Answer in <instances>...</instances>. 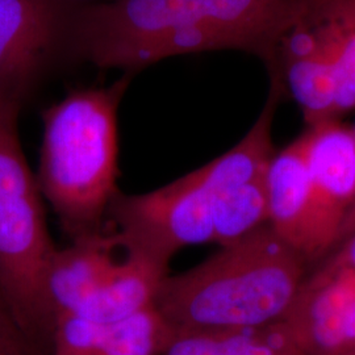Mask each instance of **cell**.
Here are the masks:
<instances>
[{"label": "cell", "mask_w": 355, "mask_h": 355, "mask_svg": "<svg viewBox=\"0 0 355 355\" xmlns=\"http://www.w3.org/2000/svg\"><path fill=\"white\" fill-rule=\"evenodd\" d=\"M128 86L125 76L76 89L42 114L38 186L71 240L102 232L119 193L117 111Z\"/></svg>", "instance_id": "2"}, {"label": "cell", "mask_w": 355, "mask_h": 355, "mask_svg": "<svg viewBox=\"0 0 355 355\" xmlns=\"http://www.w3.org/2000/svg\"><path fill=\"white\" fill-rule=\"evenodd\" d=\"M35 350L20 328L0 286V354L33 355Z\"/></svg>", "instance_id": "15"}, {"label": "cell", "mask_w": 355, "mask_h": 355, "mask_svg": "<svg viewBox=\"0 0 355 355\" xmlns=\"http://www.w3.org/2000/svg\"><path fill=\"white\" fill-rule=\"evenodd\" d=\"M74 11L69 0H0V95L24 101L70 45Z\"/></svg>", "instance_id": "5"}, {"label": "cell", "mask_w": 355, "mask_h": 355, "mask_svg": "<svg viewBox=\"0 0 355 355\" xmlns=\"http://www.w3.org/2000/svg\"><path fill=\"white\" fill-rule=\"evenodd\" d=\"M303 355H346L355 347V274L329 261L305 277L284 318Z\"/></svg>", "instance_id": "7"}, {"label": "cell", "mask_w": 355, "mask_h": 355, "mask_svg": "<svg viewBox=\"0 0 355 355\" xmlns=\"http://www.w3.org/2000/svg\"><path fill=\"white\" fill-rule=\"evenodd\" d=\"M353 130H354V136H355V125L353 127ZM355 230V200L354 204H353V207H352V209H350V212H349V215L346 217V220H345V223H343V230H341V234H340V240H338V243L343 241V239H346L352 232H354ZM337 243V245H338Z\"/></svg>", "instance_id": "17"}, {"label": "cell", "mask_w": 355, "mask_h": 355, "mask_svg": "<svg viewBox=\"0 0 355 355\" xmlns=\"http://www.w3.org/2000/svg\"><path fill=\"white\" fill-rule=\"evenodd\" d=\"M346 355H355V347L352 350V352H350V353H347Z\"/></svg>", "instance_id": "18"}, {"label": "cell", "mask_w": 355, "mask_h": 355, "mask_svg": "<svg viewBox=\"0 0 355 355\" xmlns=\"http://www.w3.org/2000/svg\"><path fill=\"white\" fill-rule=\"evenodd\" d=\"M306 265L265 225L189 271L167 275L154 305L177 333L265 327L286 318Z\"/></svg>", "instance_id": "1"}, {"label": "cell", "mask_w": 355, "mask_h": 355, "mask_svg": "<svg viewBox=\"0 0 355 355\" xmlns=\"http://www.w3.org/2000/svg\"><path fill=\"white\" fill-rule=\"evenodd\" d=\"M108 214L124 248L164 266L183 248L214 242V192L202 167L159 190L119 192Z\"/></svg>", "instance_id": "4"}, {"label": "cell", "mask_w": 355, "mask_h": 355, "mask_svg": "<svg viewBox=\"0 0 355 355\" xmlns=\"http://www.w3.org/2000/svg\"><path fill=\"white\" fill-rule=\"evenodd\" d=\"M327 261L355 274V230L333 249Z\"/></svg>", "instance_id": "16"}, {"label": "cell", "mask_w": 355, "mask_h": 355, "mask_svg": "<svg viewBox=\"0 0 355 355\" xmlns=\"http://www.w3.org/2000/svg\"><path fill=\"white\" fill-rule=\"evenodd\" d=\"M117 234L102 232L78 237L53 254L44 278V297L51 333L57 318L76 313L117 261Z\"/></svg>", "instance_id": "8"}, {"label": "cell", "mask_w": 355, "mask_h": 355, "mask_svg": "<svg viewBox=\"0 0 355 355\" xmlns=\"http://www.w3.org/2000/svg\"><path fill=\"white\" fill-rule=\"evenodd\" d=\"M23 101L0 95V286L28 340L51 338L44 278L57 248L19 136Z\"/></svg>", "instance_id": "3"}, {"label": "cell", "mask_w": 355, "mask_h": 355, "mask_svg": "<svg viewBox=\"0 0 355 355\" xmlns=\"http://www.w3.org/2000/svg\"><path fill=\"white\" fill-rule=\"evenodd\" d=\"M311 175V233L306 262L337 246L355 200V136L340 120L309 125L304 133Z\"/></svg>", "instance_id": "6"}, {"label": "cell", "mask_w": 355, "mask_h": 355, "mask_svg": "<svg viewBox=\"0 0 355 355\" xmlns=\"http://www.w3.org/2000/svg\"><path fill=\"white\" fill-rule=\"evenodd\" d=\"M107 324L76 313L57 318L51 333L54 355H98Z\"/></svg>", "instance_id": "14"}, {"label": "cell", "mask_w": 355, "mask_h": 355, "mask_svg": "<svg viewBox=\"0 0 355 355\" xmlns=\"http://www.w3.org/2000/svg\"><path fill=\"white\" fill-rule=\"evenodd\" d=\"M316 38L315 55L333 73L338 119L355 108V0H300Z\"/></svg>", "instance_id": "10"}, {"label": "cell", "mask_w": 355, "mask_h": 355, "mask_svg": "<svg viewBox=\"0 0 355 355\" xmlns=\"http://www.w3.org/2000/svg\"><path fill=\"white\" fill-rule=\"evenodd\" d=\"M124 248V245H123ZM168 267L124 248L99 286L76 312L101 324H114L155 302Z\"/></svg>", "instance_id": "11"}, {"label": "cell", "mask_w": 355, "mask_h": 355, "mask_svg": "<svg viewBox=\"0 0 355 355\" xmlns=\"http://www.w3.org/2000/svg\"><path fill=\"white\" fill-rule=\"evenodd\" d=\"M0 355H7V354H0Z\"/></svg>", "instance_id": "19"}, {"label": "cell", "mask_w": 355, "mask_h": 355, "mask_svg": "<svg viewBox=\"0 0 355 355\" xmlns=\"http://www.w3.org/2000/svg\"><path fill=\"white\" fill-rule=\"evenodd\" d=\"M165 355H303L286 321L258 328L180 331Z\"/></svg>", "instance_id": "12"}, {"label": "cell", "mask_w": 355, "mask_h": 355, "mask_svg": "<svg viewBox=\"0 0 355 355\" xmlns=\"http://www.w3.org/2000/svg\"><path fill=\"white\" fill-rule=\"evenodd\" d=\"M266 183L267 225L306 262L312 198L304 135L274 153Z\"/></svg>", "instance_id": "9"}, {"label": "cell", "mask_w": 355, "mask_h": 355, "mask_svg": "<svg viewBox=\"0 0 355 355\" xmlns=\"http://www.w3.org/2000/svg\"><path fill=\"white\" fill-rule=\"evenodd\" d=\"M175 334L171 324L153 304L114 324H107L98 355L165 354Z\"/></svg>", "instance_id": "13"}]
</instances>
